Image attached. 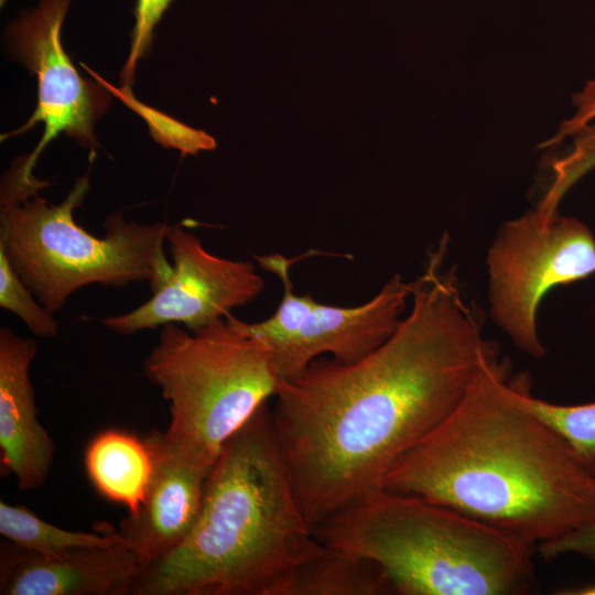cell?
<instances>
[{"label":"cell","instance_id":"obj_6","mask_svg":"<svg viewBox=\"0 0 595 595\" xmlns=\"http://www.w3.org/2000/svg\"><path fill=\"white\" fill-rule=\"evenodd\" d=\"M143 371L169 404L163 441L208 470L281 382L267 345L240 329L230 314L197 331L163 325Z\"/></svg>","mask_w":595,"mask_h":595},{"label":"cell","instance_id":"obj_16","mask_svg":"<svg viewBox=\"0 0 595 595\" xmlns=\"http://www.w3.org/2000/svg\"><path fill=\"white\" fill-rule=\"evenodd\" d=\"M0 533L20 549L42 555L63 554L86 548H104L125 538L119 532L72 531L39 518L23 506L0 501Z\"/></svg>","mask_w":595,"mask_h":595},{"label":"cell","instance_id":"obj_17","mask_svg":"<svg viewBox=\"0 0 595 595\" xmlns=\"http://www.w3.org/2000/svg\"><path fill=\"white\" fill-rule=\"evenodd\" d=\"M513 399L554 430L595 473V401L581 404H558L531 393L527 374L510 377Z\"/></svg>","mask_w":595,"mask_h":595},{"label":"cell","instance_id":"obj_4","mask_svg":"<svg viewBox=\"0 0 595 595\" xmlns=\"http://www.w3.org/2000/svg\"><path fill=\"white\" fill-rule=\"evenodd\" d=\"M313 532L378 564L393 594L523 595L537 587L534 544L414 495L374 490Z\"/></svg>","mask_w":595,"mask_h":595},{"label":"cell","instance_id":"obj_9","mask_svg":"<svg viewBox=\"0 0 595 595\" xmlns=\"http://www.w3.org/2000/svg\"><path fill=\"white\" fill-rule=\"evenodd\" d=\"M72 0H40V4L12 22L7 36L13 55L37 79V105L28 121L1 137L4 140L43 123L35 149L18 158L13 174L24 183L36 180L33 167L43 149L64 133L95 153L94 126L110 105V94L101 82L85 79L76 71L61 41V28Z\"/></svg>","mask_w":595,"mask_h":595},{"label":"cell","instance_id":"obj_15","mask_svg":"<svg viewBox=\"0 0 595 595\" xmlns=\"http://www.w3.org/2000/svg\"><path fill=\"white\" fill-rule=\"evenodd\" d=\"M392 588L378 564L339 548L322 545L298 564L277 595H385Z\"/></svg>","mask_w":595,"mask_h":595},{"label":"cell","instance_id":"obj_11","mask_svg":"<svg viewBox=\"0 0 595 595\" xmlns=\"http://www.w3.org/2000/svg\"><path fill=\"white\" fill-rule=\"evenodd\" d=\"M144 564L126 539L104 548L42 555L1 547V595H130Z\"/></svg>","mask_w":595,"mask_h":595},{"label":"cell","instance_id":"obj_10","mask_svg":"<svg viewBox=\"0 0 595 595\" xmlns=\"http://www.w3.org/2000/svg\"><path fill=\"white\" fill-rule=\"evenodd\" d=\"M166 244L173 261L171 271L143 304L102 318L105 327L119 335L171 323L197 331L250 303L264 289L253 263L210 253L181 225L167 226Z\"/></svg>","mask_w":595,"mask_h":595},{"label":"cell","instance_id":"obj_22","mask_svg":"<svg viewBox=\"0 0 595 595\" xmlns=\"http://www.w3.org/2000/svg\"><path fill=\"white\" fill-rule=\"evenodd\" d=\"M575 108L574 115L562 121L558 132L549 140L542 142L539 148H550L559 144L567 137H573L581 129L595 120V77L588 80L584 87L572 96Z\"/></svg>","mask_w":595,"mask_h":595},{"label":"cell","instance_id":"obj_21","mask_svg":"<svg viewBox=\"0 0 595 595\" xmlns=\"http://www.w3.org/2000/svg\"><path fill=\"white\" fill-rule=\"evenodd\" d=\"M537 552L547 560L574 554L595 561V518L563 537L539 544Z\"/></svg>","mask_w":595,"mask_h":595},{"label":"cell","instance_id":"obj_1","mask_svg":"<svg viewBox=\"0 0 595 595\" xmlns=\"http://www.w3.org/2000/svg\"><path fill=\"white\" fill-rule=\"evenodd\" d=\"M444 236L412 281L394 333L354 363L315 359L281 380L273 428L300 507L314 527L383 479L456 407L497 349L444 270Z\"/></svg>","mask_w":595,"mask_h":595},{"label":"cell","instance_id":"obj_8","mask_svg":"<svg viewBox=\"0 0 595 595\" xmlns=\"http://www.w3.org/2000/svg\"><path fill=\"white\" fill-rule=\"evenodd\" d=\"M261 266L280 278L283 298L272 316L240 326L267 345L281 380L298 378L323 354L349 364L377 349L399 326L412 292V282L396 274L364 304L329 305L293 292L283 256L267 255Z\"/></svg>","mask_w":595,"mask_h":595},{"label":"cell","instance_id":"obj_3","mask_svg":"<svg viewBox=\"0 0 595 595\" xmlns=\"http://www.w3.org/2000/svg\"><path fill=\"white\" fill-rule=\"evenodd\" d=\"M321 545L298 501L267 402L224 444L190 534L142 571L132 594L277 595Z\"/></svg>","mask_w":595,"mask_h":595},{"label":"cell","instance_id":"obj_12","mask_svg":"<svg viewBox=\"0 0 595 595\" xmlns=\"http://www.w3.org/2000/svg\"><path fill=\"white\" fill-rule=\"evenodd\" d=\"M153 473L140 509L129 515L119 533L137 552L144 569L177 548L193 529L209 474L176 454L152 433Z\"/></svg>","mask_w":595,"mask_h":595},{"label":"cell","instance_id":"obj_5","mask_svg":"<svg viewBox=\"0 0 595 595\" xmlns=\"http://www.w3.org/2000/svg\"><path fill=\"white\" fill-rule=\"evenodd\" d=\"M88 190L89 173L57 205L37 192L0 194V249L52 314L86 285L148 282L153 290L172 269L163 249L165 223L140 224L115 213L105 220L102 237L77 225L73 213Z\"/></svg>","mask_w":595,"mask_h":595},{"label":"cell","instance_id":"obj_2","mask_svg":"<svg viewBox=\"0 0 595 595\" xmlns=\"http://www.w3.org/2000/svg\"><path fill=\"white\" fill-rule=\"evenodd\" d=\"M497 349L382 488L450 507L536 547L595 518V473L511 396Z\"/></svg>","mask_w":595,"mask_h":595},{"label":"cell","instance_id":"obj_18","mask_svg":"<svg viewBox=\"0 0 595 595\" xmlns=\"http://www.w3.org/2000/svg\"><path fill=\"white\" fill-rule=\"evenodd\" d=\"M595 167V121L573 136L572 147L550 162L551 182L536 212L545 220L558 214V206L566 192Z\"/></svg>","mask_w":595,"mask_h":595},{"label":"cell","instance_id":"obj_23","mask_svg":"<svg viewBox=\"0 0 595 595\" xmlns=\"http://www.w3.org/2000/svg\"><path fill=\"white\" fill-rule=\"evenodd\" d=\"M574 592H570L571 594H595V583H592L589 585H585L584 587H580L577 589H573Z\"/></svg>","mask_w":595,"mask_h":595},{"label":"cell","instance_id":"obj_7","mask_svg":"<svg viewBox=\"0 0 595 595\" xmlns=\"http://www.w3.org/2000/svg\"><path fill=\"white\" fill-rule=\"evenodd\" d=\"M490 314L513 344L533 358L541 300L558 285L595 274V236L575 217L541 219L536 210L505 223L487 255Z\"/></svg>","mask_w":595,"mask_h":595},{"label":"cell","instance_id":"obj_14","mask_svg":"<svg viewBox=\"0 0 595 595\" xmlns=\"http://www.w3.org/2000/svg\"><path fill=\"white\" fill-rule=\"evenodd\" d=\"M90 483L106 499L136 513L147 495L153 473V453L147 440L121 430L98 433L84 456Z\"/></svg>","mask_w":595,"mask_h":595},{"label":"cell","instance_id":"obj_19","mask_svg":"<svg viewBox=\"0 0 595 595\" xmlns=\"http://www.w3.org/2000/svg\"><path fill=\"white\" fill-rule=\"evenodd\" d=\"M0 306L15 314L35 336L52 338L60 325L34 296L0 249Z\"/></svg>","mask_w":595,"mask_h":595},{"label":"cell","instance_id":"obj_20","mask_svg":"<svg viewBox=\"0 0 595 595\" xmlns=\"http://www.w3.org/2000/svg\"><path fill=\"white\" fill-rule=\"evenodd\" d=\"M171 2L172 0H137L130 52L120 73L122 88L131 87L137 63L150 50L154 39V28Z\"/></svg>","mask_w":595,"mask_h":595},{"label":"cell","instance_id":"obj_13","mask_svg":"<svg viewBox=\"0 0 595 595\" xmlns=\"http://www.w3.org/2000/svg\"><path fill=\"white\" fill-rule=\"evenodd\" d=\"M36 351L34 339L0 329V463L23 490L44 485L55 452L36 414L30 377Z\"/></svg>","mask_w":595,"mask_h":595}]
</instances>
